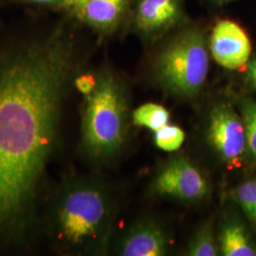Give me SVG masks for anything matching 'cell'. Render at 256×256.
<instances>
[{"label": "cell", "mask_w": 256, "mask_h": 256, "mask_svg": "<svg viewBox=\"0 0 256 256\" xmlns=\"http://www.w3.org/2000/svg\"><path fill=\"white\" fill-rule=\"evenodd\" d=\"M54 14L30 10L0 24V256L42 250L40 214L64 106L84 72L75 19Z\"/></svg>", "instance_id": "obj_1"}, {"label": "cell", "mask_w": 256, "mask_h": 256, "mask_svg": "<svg viewBox=\"0 0 256 256\" xmlns=\"http://www.w3.org/2000/svg\"><path fill=\"white\" fill-rule=\"evenodd\" d=\"M118 214L116 192L101 176L64 173L54 180L42 204V250L54 256H106Z\"/></svg>", "instance_id": "obj_2"}, {"label": "cell", "mask_w": 256, "mask_h": 256, "mask_svg": "<svg viewBox=\"0 0 256 256\" xmlns=\"http://www.w3.org/2000/svg\"><path fill=\"white\" fill-rule=\"evenodd\" d=\"M75 88L82 95L80 149L88 164H113L128 140L130 102L126 84L104 66L95 72L80 74Z\"/></svg>", "instance_id": "obj_3"}, {"label": "cell", "mask_w": 256, "mask_h": 256, "mask_svg": "<svg viewBox=\"0 0 256 256\" xmlns=\"http://www.w3.org/2000/svg\"><path fill=\"white\" fill-rule=\"evenodd\" d=\"M210 66L209 42L198 26L183 28L156 55L153 76L168 95L192 100L202 92Z\"/></svg>", "instance_id": "obj_4"}, {"label": "cell", "mask_w": 256, "mask_h": 256, "mask_svg": "<svg viewBox=\"0 0 256 256\" xmlns=\"http://www.w3.org/2000/svg\"><path fill=\"white\" fill-rule=\"evenodd\" d=\"M152 192L158 196L183 202H200L210 194V185L202 171L182 156L170 158L152 183Z\"/></svg>", "instance_id": "obj_5"}, {"label": "cell", "mask_w": 256, "mask_h": 256, "mask_svg": "<svg viewBox=\"0 0 256 256\" xmlns=\"http://www.w3.org/2000/svg\"><path fill=\"white\" fill-rule=\"evenodd\" d=\"M208 140L221 160L238 164L247 150L246 128L241 114L226 102L216 104L210 112Z\"/></svg>", "instance_id": "obj_6"}, {"label": "cell", "mask_w": 256, "mask_h": 256, "mask_svg": "<svg viewBox=\"0 0 256 256\" xmlns=\"http://www.w3.org/2000/svg\"><path fill=\"white\" fill-rule=\"evenodd\" d=\"M170 248L171 238L164 227L153 218H142L112 242L110 252L122 256H164L169 254Z\"/></svg>", "instance_id": "obj_7"}, {"label": "cell", "mask_w": 256, "mask_h": 256, "mask_svg": "<svg viewBox=\"0 0 256 256\" xmlns=\"http://www.w3.org/2000/svg\"><path fill=\"white\" fill-rule=\"evenodd\" d=\"M131 18L140 36L156 41L182 23V0H137Z\"/></svg>", "instance_id": "obj_8"}, {"label": "cell", "mask_w": 256, "mask_h": 256, "mask_svg": "<svg viewBox=\"0 0 256 256\" xmlns=\"http://www.w3.org/2000/svg\"><path fill=\"white\" fill-rule=\"evenodd\" d=\"M208 42L214 61L230 70L245 66L252 57V43L247 32L232 20L218 21L212 30Z\"/></svg>", "instance_id": "obj_9"}, {"label": "cell", "mask_w": 256, "mask_h": 256, "mask_svg": "<svg viewBox=\"0 0 256 256\" xmlns=\"http://www.w3.org/2000/svg\"><path fill=\"white\" fill-rule=\"evenodd\" d=\"M135 0H90L72 14L102 40L117 34L132 16Z\"/></svg>", "instance_id": "obj_10"}, {"label": "cell", "mask_w": 256, "mask_h": 256, "mask_svg": "<svg viewBox=\"0 0 256 256\" xmlns=\"http://www.w3.org/2000/svg\"><path fill=\"white\" fill-rule=\"evenodd\" d=\"M220 254L224 256H256V247L244 225L234 218L222 222L218 236Z\"/></svg>", "instance_id": "obj_11"}, {"label": "cell", "mask_w": 256, "mask_h": 256, "mask_svg": "<svg viewBox=\"0 0 256 256\" xmlns=\"http://www.w3.org/2000/svg\"><path fill=\"white\" fill-rule=\"evenodd\" d=\"M187 256H216L220 254L218 241L214 234V221L206 220L194 232L187 247Z\"/></svg>", "instance_id": "obj_12"}, {"label": "cell", "mask_w": 256, "mask_h": 256, "mask_svg": "<svg viewBox=\"0 0 256 256\" xmlns=\"http://www.w3.org/2000/svg\"><path fill=\"white\" fill-rule=\"evenodd\" d=\"M132 122L135 126L149 128L152 131H158L169 124L170 114L164 106L148 102L144 104L132 112Z\"/></svg>", "instance_id": "obj_13"}, {"label": "cell", "mask_w": 256, "mask_h": 256, "mask_svg": "<svg viewBox=\"0 0 256 256\" xmlns=\"http://www.w3.org/2000/svg\"><path fill=\"white\" fill-rule=\"evenodd\" d=\"M232 196L256 230V180L241 183L232 192Z\"/></svg>", "instance_id": "obj_14"}, {"label": "cell", "mask_w": 256, "mask_h": 256, "mask_svg": "<svg viewBox=\"0 0 256 256\" xmlns=\"http://www.w3.org/2000/svg\"><path fill=\"white\" fill-rule=\"evenodd\" d=\"M240 112L247 136V150L256 160V102L244 98L240 102Z\"/></svg>", "instance_id": "obj_15"}, {"label": "cell", "mask_w": 256, "mask_h": 256, "mask_svg": "<svg viewBox=\"0 0 256 256\" xmlns=\"http://www.w3.org/2000/svg\"><path fill=\"white\" fill-rule=\"evenodd\" d=\"M185 134L180 128L167 124L164 128L155 131L154 142L156 147L166 152H174L178 150L184 142Z\"/></svg>", "instance_id": "obj_16"}, {"label": "cell", "mask_w": 256, "mask_h": 256, "mask_svg": "<svg viewBox=\"0 0 256 256\" xmlns=\"http://www.w3.org/2000/svg\"><path fill=\"white\" fill-rule=\"evenodd\" d=\"M5 5L25 6L32 10L60 12L64 6V0H3Z\"/></svg>", "instance_id": "obj_17"}, {"label": "cell", "mask_w": 256, "mask_h": 256, "mask_svg": "<svg viewBox=\"0 0 256 256\" xmlns=\"http://www.w3.org/2000/svg\"><path fill=\"white\" fill-rule=\"evenodd\" d=\"M245 66H246V72H245L246 82L250 88L256 90V56L250 57V59L248 60V62Z\"/></svg>", "instance_id": "obj_18"}, {"label": "cell", "mask_w": 256, "mask_h": 256, "mask_svg": "<svg viewBox=\"0 0 256 256\" xmlns=\"http://www.w3.org/2000/svg\"><path fill=\"white\" fill-rule=\"evenodd\" d=\"M90 0H64L62 12L66 14H72L75 10L79 9Z\"/></svg>", "instance_id": "obj_19"}, {"label": "cell", "mask_w": 256, "mask_h": 256, "mask_svg": "<svg viewBox=\"0 0 256 256\" xmlns=\"http://www.w3.org/2000/svg\"><path fill=\"white\" fill-rule=\"evenodd\" d=\"M210 1V3L214 4V5H225V4H228L230 3L232 1H236V0H208Z\"/></svg>", "instance_id": "obj_20"}, {"label": "cell", "mask_w": 256, "mask_h": 256, "mask_svg": "<svg viewBox=\"0 0 256 256\" xmlns=\"http://www.w3.org/2000/svg\"><path fill=\"white\" fill-rule=\"evenodd\" d=\"M3 6H5V3H4L3 0H0V10H1V8H2Z\"/></svg>", "instance_id": "obj_21"}]
</instances>
